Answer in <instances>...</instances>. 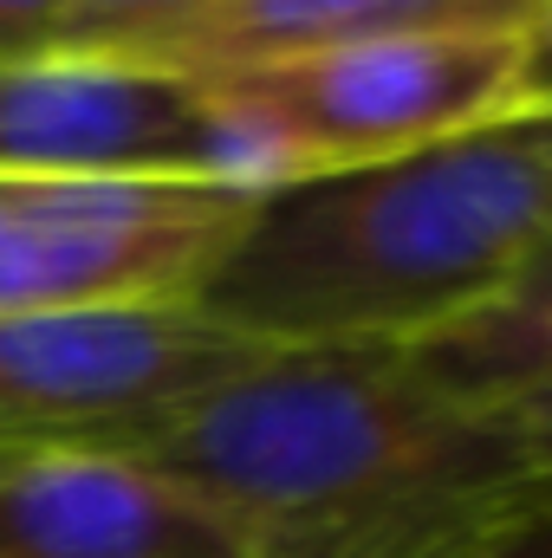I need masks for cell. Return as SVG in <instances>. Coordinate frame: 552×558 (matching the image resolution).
Here are the masks:
<instances>
[{"label":"cell","instance_id":"cell-1","mask_svg":"<svg viewBox=\"0 0 552 558\" xmlns=\"http://www.w3.org/2000/svg\"><path fill=\"white\" fill-rule=\"evenodd\" d=\"M254 558H410L514 520L494 410L455 403L410 351H261L143 435Z\"/></svg>","mask_w":552,"mask_h":558},{"label":"cell","instance_id":"cell-2","mask_svg":"<svg viewBox=\"0 0 552 558\" xmlns=\"http://www.w3.org/2000/svg\"><path fill=\"white\" fill-rule=\"evenodd\" d=\"M552 247V118L254 189L195 312L261 351H410Z\"/></svg>","mask_w":552,"mask_h":558},{"label":"cell","instance_id":"cell-3","mask_svg":"<svg viewBox=\"0 0 552 558\" xmlns=\"http://www.w3.org/2000/svg\"><path fill=\"white\" fill-rule=\"evenodd\" d=\"M520 33H422L195 78L261 162V182L371 169L507 118Z\"/></svg>","mask_w":552,"mask_h":558},{"label":"cell","instance_id":"cell-4","mask_svg":"<svg viewBox=\"0 0 552 558\" xmlns=\"http://www.w3.org/2000/svg\"><path fill=\"white\" fill-rule=\"evenodd\" d=\"M254 189L92 182L0 169V318L85 305H195Z\"/></svg>","mask_w":552,"mask_h":558},{"label":"cell","instance_id":"cell-5","mask_svg":"<svg viewBox=\"0 0 552 558\" xmlns=\"http://www.w3.org/2000/svg\"><path fill=\"white\" fill-rule=\"evenodd\" d=\"M261 344L195 305H85L0 318V461L137 448L156 422L254 364Z\"/></svg>","mask_w":552,"mask_h":558},{"label":"cell","instance_id":"cell-6","mask_svg":"<svg viewBox=\"0 0 552 558\" xmlns=\"http://www.w3.org/2000/svg\"><path fill=\"white\" fill-rule=\"evenodd\" d=\"M0 169L92 182L267 189L208 85L124 52L0 59Z\"/></svg>","mask_w":552,"mask_h":558},{"label":"cell","instance_id":"cell-7","mask_svg":"<svg viewBox=\"0 0 552 558\" xmlns=\"http://www.w3.org/2000/svg\"><path fill=\"white\" fill-rule=\"evenodd\" d=\"M0 558H254L182 481L124 448L0 461Z\"/></svg>","mask_w":552,"mask_h":558},{"label":"cell","instance_id":"cell-8","mask_svg":"<svg viewBox=\"0 0 552 558\" xmlns=\"http://www.w3.org/2000/svg\"><path fill=\"white\" fill-rule=\"evenodd\" d=\"M540 0H215L182 26L143 39V65H169L189 78L248 72L279 59H312L371 39H422V33H520Z\"/></svg>","mask_w":552,"mask_h":558},{"label":"cell","instance_id":"cell-9","mask_svg":"<svg viewBox=\"0 0 552 558\" xmlns=\"http://www.w3.org/2000/svg\"><path fill=\"white\" fill-rule=\"evenodd\" d=\"M410 364L455 403L501 410L552 384V247L475 318L410 344Z\"/></svg>","mask_w":552,"mask_h":558},{"label":"cell","instance_id":"cell-10","mask_svg":"<svg viewBox=\"0 0 552 558\" xmlns=\"http://www.w3.org/2000/svg\"><path fill=\"white\" fill-rule=\"evenodd\" d=\"M202 7H215V0H72L59 52H137L143 39L182 26Z\"/></svg>","mask_w":552,"mask_h":558},{"label":"cell","instance_id":"cell-11","mask_svg":"<svg viewBox=\"0 0 552 558\" xmlns=\"http://www.w3.org/2000/svg\"><path fill=\"white\" fill-rule=\"evenodd\" d=\"M514 454V513H552V384L494 410Z\"/></svg>","mask_w":552,"mask_h":558},{"label":"cell","instance_id":"cell-12","mask_svg":"<svg viewBox=\"0 0 552 558\" xmlns=\"http://www.w3.org/2000/svg\"><path fill=\"white\" fill-rule=\"evenodd\" d=\"M507 118H552V0L520 26L514 39V92H507Z\"/></svg>","mask_w":552,"mask_h":558},{"label":"cell","instance_id":"cell-13","mask_svg":"<svg viewBox=\"0 0 552 558\" xmlns=\"http://www.w3.org/2000/svg\"><path fill=\"white\" fill-rule=\"evenodd\" d=\"M410 558H552V513H514L481 533H461L448 546H429Z\"/></svg>","mask_w":552,"mask_h":558},{"label":"cell","instance_id":"cell-14","mask_svg":"<svg viewBox=\"0 0 552 558\" xmlns=\"http://www.w3.org/2000/svg\"><path fill=\"white\" fill-rule=\"evenodd\" d=\"M72 0H0V59H39L65 46Z\"/></svg>","mask_w":552,"mask_h":558}]
</instances>
